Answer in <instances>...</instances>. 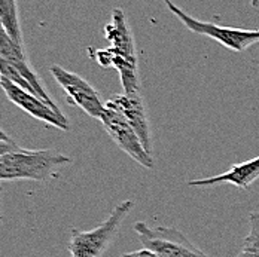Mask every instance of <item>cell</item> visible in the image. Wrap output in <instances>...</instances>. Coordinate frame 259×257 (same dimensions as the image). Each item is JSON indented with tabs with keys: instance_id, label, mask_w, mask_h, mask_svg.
Here are the masks:
<instances>
[{
	"instance_id": "5",
	"label": "cell",
	"mask_w": 259,
	"mask_h": 257,
	"mask_svg": "<svg viewBox=\"0 0 259 257\" xmlns=\"http://www.w3.org/2000/svg\"><path fill=\"white\" fill-rule=\"evenodd\" d=\"M100 122L109 134V137L118 144V147L133 158L137 164L142 167L152 170L154 168V159L151 153L145 149L140 137L134 128L130 125V122L125 119V116L118 112L113 107L106 106L104 113L100 118Z\"/></svg>"
},
{
	"instance_id": "19",
	"label": "cell",
	"mask_w": 259,
	"mask_h": 257,
	"mask_svg": "<svg viewBox=\"0 0 259 257\" xmlns=\"http://www.w3.org/2000/svg\"><path fill=\"white\" fill-rule=\"evenodd\" d=\"M252 3V8H259V0H250Z\"/></svg>"
},
{
	"instance_id": "14",
	"label": "cell",
	"mask_w": 259,
	"mask_h": 257,
	"mask_svg": "<svg viewBox=\"0 0 259 257\" xmlns=\"http://www.w3.org/2000/svg\"><path fill=\"white\" fill-rule=\"evenodd\" d=\"M121 257H159L156 253L148 250V248H143V250H137V251H131V253H125Z\"/></svg>"
},
{
	"instance_id": "6",
	"label": "cell",
	"mask_w": 259,
	"mask_h": 257,
	"mask_svg": "<svg viewBox=\"0 0 259 257\" xmlns=\"http://www.w3.org/2000/svg\"><path fill=\"white\" fill-rule=\"evenodd\" d=\"M50 72L57 80V83L67 94L69 103L80 107L91 118H96V119L102 118L106 104L102 101L99 92L91 83H88L83 77H80L76 73L69 72L64 67L57 66V64L50 67Z\"/></svg>"
},
{
	"instance_id": "15",
	"label": "cell",
	"mask_w": 259,
	"mask_h": 257,
	"mask_svg": "<svg viewBox=\"0 0 259 257\" xmlns=\"http://www.w3.org/2000/svg\"><path fill=\"white\" fill-rule=\"evenodd\" d=\"M17 149H20V147L17 146L15 141H3V140H0V156L8 153V152L17 150Z\"/></svg>"
},
{
	"instance_id": "17",
	"label": "cell",
	"mask_w": 259,
	"mask_h": 257,
	"mask_svg": "<svg viewBox=\"0 0 259 257\" xmlns=\"http://www.w3.org/2000/svg\"><path fill=\"white\" fill-rule=\"evenodd\" d=\"M0 140H3V141H14V140H12V138H11V137H9L2 128H0Z\"/></svg>"
},
{
	"instance_id": "3",
	"label": "cell",
	"mask_w": 259,
	"mask_h": 257,
	"mask_svg": "<svg viewBox=\"0 0 259 257\" xmlns=\"http://www.w3.org/2000/svg\"><path fill=\"white\" fill-rule=\"evenodd\" d=\"M134 231L142 245L159 257H210L175 228L148 226L145 222H137Z\"/></svg>"
},
{
	"instance_id": "10",
	"label": "cell",
	"mask_w": 259,
	"mask_h": 257,
	"mask_svg": "<svg viewBox=\"0 0 259 257\" xmlns=\"http://www.w3.org/2000/svg\"><path fill=\"white\" fill-rule=\"evenodd\" d=\"M104 37L110 43V46L107 48L110 54L127 58H137L134 37L127 18L121 9H113L112 21L104 27Z\"/></svg>"
},
{
	"instance_id": "13",
	"label": "cell",
	"mask_w": 259,
	"mask_h": 257,
	"mask_svg": "<svg viewBox=\"0 0 259 257\" xmlns=\"http://www.w3.org/2000/svg\"><path fill=\"white\" fill-rule=\"evenodd\" d=\"M250 231L243 241V250L250 253H259V211L249 214Z\"/></svg>"
},
{
	"instance_id": "1",
	"label": "cell",
	"mask_w": 259,
	"mask_h": 257,
	"mask_svg": "<svg viewBox=\"0 0 259 257\" xmlns=\"http://www.w3.org/2000/svg\"><path fill=\"white\" fill-rule=\"evenodd\" d=\"M70 162L72 159L67 155L51 149L26 150L20 147L0 156V181L50 180L61 167Z\"/></svg>"
},
{
	"instance_id": "8",
	"label": "cell",
	"mask_w": 259,
	"mask_h": 257,
	"mask_svg": "<svg viewBox=\"0 0 259 257\" xmlns=\"http://www.w3.org/2000/svg\"><path fill=\"white\" fill-rule=\"evenodd\" d=\"M104 104L116 109L118 112H121L125 116L130 125L134 128L137 135L140 137L145 149L151 153L152 152L151 127H149V119H148V113H146V107H145L142 92H134V94H124L122 92V94L112 97Z\"/></svg>"
},
{
	"instance_id": "4",
	"label": "cell",
	"mask_w": 259,
	"mask_h": 257,
	"mask_svg": "<svg viewBox=\"0 0 259 257\" xmlns=\"http://www.w3.org/2000/svg\"><path fill=\"white\" fill-rule=\"evenodd\" d=\"M164 3L167 5L168 11L175 14L188 30L197 34L207 36L231 51L243 52L249 46H252L253 43L259 42V28L258 30H244V28H235V27L218 26L213 23H204L188 15L170 0H164Z\"/></svg>"
},
{
	"instance_id": "9",
	"label": "cell",
	"mask_w": 259,
	"mask_h": 257,
	"mask_svg": "<svg viewBox=\"0 0 259 257\" xmlns=\"http://www.w3.org/2000/svg\"><path fill=\"white\" fill-rule=\"evenodd\" d=\"M259 179V156L237 164L233 168H230L228 171L213 176V177H207V179H200V180H189L188 186L191 187H211V186H218L222 183H228V184H234L238 189H249L250 184L253 181Z\"/></svg>"
},
{
	"instance_id": "16",
	"label": "cell",
	"mask_w": 259,
	"mask_h": 257,
	"mask_svg": "<svg viewBox=\"0 0 259 257\" xmlns=\"http://www.w3.org/2000/svg\"><path fill=\"white\" fill-rule=\"evenodd\" d=\"M237 257H259V253H250V251H241L240 254H237Z\"/></svg>"
},
{
	"instance_id": "2",
	"label": "cell",
	"mask_w": 259,
	"mask_h": 257,
	"mask_svg": "<svg viewBox=\"0 0 259 257\" xmlns=\"http://www.w3.org/2000/svg\"><path fill=\"white\" fill-rule=\"evenodd\" d=\"M134 207V201L127 199L115 207L102 225L91 231L72 229L69 251L72 257H102L116 238L122 222Z\"/></svg>"
},
{
	"instance_id": "7",
	"label": "cell",
	"mask_w": 259,
	"mask_h": 257,
	"mask_svg": "<svg viewBox=\"0 0 259 257\" xmlns=\"http://www.w3.org/2000/svg\"><path fill=\"white\" fill-rule=\"evenodd\" d=\"M0 88L12 103L28 113L31 118L42 121L55 128L69 131V121L66 119V116L61 112L54 110L51 106H48L33 92H28L24 88L18 86L17 83L5 77H0Z\"/></svg>"
},
{
	"instance_id": "11",
	"label": "cell",
	"mask_w": 259,
	"mask_h": 257,
	"mask_svg": "<svg viewBox=\"0 0 259 257\" xmlns=\"http://www.w3.org/2000/svg\"><path fill=\"white\" fill-rule=\"evenodd\" d=\"M97 61L103 66L118 70L121 83H122V92L124 94H134L140 92V80H139V67H137V58H127L121 55H113L107 49H102L96 54Z\"/></svg>"
},
{
	"instance_id": "18",
	"label": "cell",
	"mask_w": 259,
	"mask_h": 257,
	"mask_svg": "<svg viewBox=\"0 0 259 257\" xmlns=\"http://www.w3.org/2000/svg\"><path fill=\"white\" fill-rule=\"evenodd\" d=\"M2 195H3V187L0 186V223H2V219H3V213H2Z\"/></svg>"
},
{
	"instance_id": "12",
	"label": "cell",
	"mask_w": 259,
	"mask_h": 257,
	"mask_svg": "<svg viewBox=\"0 0 259 257\" xmlns=\"http://www.w3.org/2000/svg\"><path fill=\"white\" fill-rule=\"evenodd\" d=\"M0 24L18 45L24 46L17 0H0Z\"/></svg>"
}]
</instances>
